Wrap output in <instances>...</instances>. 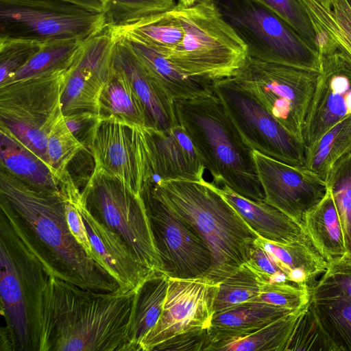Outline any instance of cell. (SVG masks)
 <instances>
[{
    "instance_id": "7a4b0ae2",
    "label": "cell",
    "mask_w": 351,
    "mask_h": 351,
    "mask_svg": "<svg viewBox=\"0 0 351 351\" xmlns=\"http://www.w3.org/2000/svg\"><path fill=\"white\" fill-rule=\"evenodd\" d=\"M1 213L46 272L84 289L114 291V278L78 244L58 191L32 186L1 168Z\"/></svg>"
},
{
    "instance_id": "7dc6e473",
    "label": "cell",
    "mask_w": 351,
    "mask_h": 351,
    "mask_svg": "<svg viewBox=\"0 0 351 351\" xmlns=\"http://www.w3.org/2000/svg\"><path fill=\"white\" fill-rule=\"evenodd\" d=\"M63 115V114H62ZM99 115L92 112H79L63 115L64 120L75 138L88 148Z\"/></svg>"
},
{
    "instance_id": "ac0fdd59",
    "label": "cell",
    "mask_w": 351,
    "mask_h": 351,
    "mask_svg": "<svg viewBox=\"0 0 351 351\" xmlns=\"http://www.w3.org/2000/svg\"><path fill=\"white\" fill-rule=\"evenodd\" d=\"M113 53L114 43L105 35L82 42L64 85L61 97L64 116L79 112L99 114L100 95L113 69Z\"/></svg>"
},
{
    "instance_id": "e575fe53",
    "label": "cell",
    "mask_w": 351,
    "mask_h": 351,
    "mask_svg": "<svg viewBox=\"0 0 351 351\" xmlns=\"http://www.w3.org/2000/svg\"><path fill=\"white\" fill-rule=\"evenodd\" d=\"M125 29L164 56L171 53L181 43L184 30L173 11L165 12L144 19Z\"/></svg>"
},
{
    "instance_id": "60d3db41",
    "label": "cell",
    "mask_w": 351,
    "mask_h": 351,
    "mask_svg": "<svg viewBox=\"0 0 351 351\" xmlns=\"http://www.w3.org/2000/svg\"><path fill=\"white\" fill-rule=\"evenodd\" d=\"M310 298L341 297L351 300V254L329 263L321 279L310 287Z\"/></svg>"
},
{
    "instance_id": "f907efd6",
    "label": "cell",
    "mask_w": 351,
    "mask_h": 351,
    "mask_svg": "<svg viewBox=\"0 0 351 351\" xmlns=\"http://www.w3.org/2000/svg\"><path fill=\"white\" fill-rule=\"evenodd\" d=\"M318 1L327 7H330L331 5V3L332 1V0H318Z\"/></svg>"
},
{
    "instance_id": "f1b7e54d",
    "label": "cell",
    "mask_w": 351,
    "mask_h": 351,
    "mask_svg": "<svg viewBox=\"0 0 351 351\" xmlns=\"http://www.w3.org/2000/svg\"><path fill=\"white\" fill-rule=\"evenodd\" d=\"M300 1L313 25L318 50L336 47L351 58V8L346 0H332L330 7L318 0Z\"/></svg>"
},
{
    "instance_id": "7c38bea8",
    "label": "cell",
    "mask_w": 351,
    "mask_h": 351,
    "mask_svg": "<svg viewBox=\"0 0 351 351\" xmlns=\"http://www.w3.org/2000/svg\"><path fill=\"white\" fill-rule=\"evenodd\" d=\"M214 93L247 144L256 152L304 167L306 147L267 108L232 77L215 80Z\"/></svg>"
},
{
    "instance_id": "816d5d0a",
    "label": "cell",
    "mask_w": 351,
    "mask_h": 351,
    "mask_svg": "<svg viewBox=\"0 0 351 351\" xmlns=\"http://www.w3.org/2000/svg\"><path fill=\"white\" fill-rule=\"evenodd\" d=\"M348 5L350 6V8H351V0H346Z\"/></svg>"
},
{
    "instance_id": "83f0119b",
    "label": "cell",
    "mask_w": 351,
    "mask_h": 351,
    "mask_svg": "<svg viewBox=\"0 0 351 351\" xmlns=\"http://www.w3.org/2000/svg\"><path fill=\"white\" fill-rule=\"evenodd\" d=\"M169 281L168 275L159 271L146 278L136 289L129 332L130 351H140L141 341L158 322Z\"/></svg>"
},
{
    "instance_id": "2e32d148",
    "label": "cell",
    "mask_w": 351,
    "mask_h": 351,
    "mask_svg": "<svg viewBox=\"0 0 351 351\" xmlns=\"http://www.w3.org/2000/svg\"><path fill=\"white\" fill-rule=\"evenodd\" d=\"M321 70L303 128L305 147L351 116V58L336 47L319 49Z\"/></svg>"
},
{
    "instance_id": "7402d4cb",
    "label": "cell",
    "mask_w": 351,
    "mask_h": 351,
    "mask_svg": "<svg viewBox=\"0 0 351 351\" xmlns=\"http://www.w3.org/2000/svg\"><path fill=\"white\" fill-rule=\"evenodd\" d=\"M112 29L130 48L173 100L193 99L214 93L215 80L188 75L165 56L145 44L131 32Z\"/></svg>"
},
{
    "instance_id": "4dcf8cb0",
    "label": "cell",
    "mask_w": 351,
    "mask_h": 351,
    "mask_svg": "<svg viewBox=\"0 0 351 351\" xmlns=\"http://www.w3.org/2000/svg\"><path fill=\"white\" fill-rule=\"evenodd\" d=\"M308 304L247 336L213 344L208 351H285L295 324Z\"/></svg>"
},
{
    "instance_id": "836d02e7",
    "label": "cell",
    "mask_w": 351,
    "mask_h": 351,
    "mask_svg": "<svg viewBox=\"0 0 351 351\" xmlns=\"http://www.w3.org/2000/svg\"><path fill=\"white\" fill-rule=\"evenodd\" d=\"M83 41L66 39L43 43L33 57L4 85L69 69L76 58Z\"/></svg>"
},
{
    "instance_id": "e0dca14e",
    "label": "cell",
    "mask_w": 351,
    "mask_h": 351,
    "mask_svg": "<svg viewBox=\"0 0 351 351\" xmlns=\"http://www.w3.org/2000/svg\"><path fill=\"white\" fill-rule=\"evenodd\" d=\"M264 202L301 225L306 211L319 202L327 191L324 180L312 171L279 161L253 150Z\"/></svg>"
},
{
    "instance_id": "1f68e13d",
    "label": "cell",
    "mask_w": 351,
    "mask_h": 351,
    "mask_svg": "<svg viewBox=\"0 0 351 351\" xmlns=\"http://www.w3.org/2000/svg\"><path fill=\"white\" fill-rule=\"evenodd\" d=\"M351 153V116L338 122L312 145L306 147L304 168L326 181L333 165Z\"/></svg>"
},
{
    "instance_id": "603a6c76",
    "label": "cell",
    "mask_w": 351,
    "mask_h": 351,
    "mask_svg": "<svg viewBox=\"0 0 351 351\" xmlns=\"http://www.w3.org/2000/svg\"><path fill=\"white\" fill-rule=\"evenodd\" d=\"M217 189L259 237L288 244L306 236L302 225L278 208L265 202H258L243 197L226 185L217 186Z\"/></svg>"
},
{
    "instance_id": "d4e9b609",
    "label": "cell",
    "mask_w": 351,
    "mask_h": 351,
    "mask_svg": "<svg viewBox=\"0 0 351 351\" xmlns=\"http://www.w3.org/2000/svg\"><path fill=\"white\" fill-rule=\"evenodd\" d=\"M1 168L26 184L58 191L59 181L48 165L12 133L0 126Z\"/></svg>"
},
{
    "instance_id": "ab89813d",
    "label": "cell",
    "mask_w": 351,
    "mask_h": 351,
    "mask_svg": "<svg viewBox=\"0 0 351 351\" xmlns=\"http://www.w3.org/2000/svg\"><path fill=\"white\" fill-rule=\"evenodd\" d=\"M337 351L322 328L310 302L298 319L285 351Z\"/></svg>"
},
{
    "instance_id": "ffe728a7",
    "label": "cell",
    "mask_w": 351,
    "mask_h": 351,
    "mask_svg": "<svg viewBox=\"0 0 351 351\" xmlns=\"http://www.w3.org/2000/svg\"><path fill=\"white\" fill-rule=\"evenodd\" d=\"M75 199L82 216L97 261L117 282L119 289L124 291L134 290L146 278L154 274L141 263L118 234L105 226L89 211L78 185L75 190Z\"/></svg>"
},
{
    "instance_id": "cb8c5ba5",
    "label": "cell",
    "mask_w": 351,
    "mask_h": 351,
    "mask_svg": "<svg viewBox=\"0 0 351 351\" xmlns=\"http://www.w3.org/2000/svg\"><path fill=\"white\" fill-rule=\"evenodd\" d=\"M292 311H294L249 301L215 313L209 327L210 346L247 336Z\"/></svg>"
},
{
    "instance_id": "d6986e66",
    "label": "cell",
    "mask_w": 351,
    "mask_h": 351,
    "mask_svg": "<svg viewBox=\"0 0 351 351\" xmlns=\"http://www.w3.org/2000/svg\"><path fill=\"white\" fill-rule=\"evenodd\" d=\"M152 182L202 181L201 157L184 129L178 123L158 130L143 128Z\"/></svg>"
},
{
    "instance_id": "6da1fadb",
    "label": "cell",
    "mask_w": 351,
    "mask_h": 351,
    "mask_svg": "<svg viewBox=\"0 0 351 351\" xmlns=\"http://www.w3.org/2000/svg\"><path fill=\"white\" fill-rule=\"evenodd\" d=\"M135 291H95L49 275L36 307L34 351H130Z\"/></svg>"
},
{
    "instance_id": "5bb4252c",
    "label": "cell",
    "mask_w": 351,
    "mask_h": 351,
    "mask_svg": "<svg viewBox=\"0 0 351 351\" xmlns=\"http://www.w3.org/2000/svg\"><path fill=\"white\" fill-rule=\"evenodd\" d=\"M163 266L169 278L206 277L213 263L212 253L197 232L145 187L142 193Z\"/></svg>"
},
{
    "instance_id": "f35d334b",
    "label": "cell",
    "mask_w": 351,
    "mask_h": 351,
    "mask_svg": "<svg viewBox=\"0 0 351 351\" xmlns=\"http://www.w3.org/2000/svg\"><path fill=\"white\" fill-rule=\"evenodd\" d=\"M85 148L70 131L61 114L51 128L47 141L48 166L58 181L73 160Z\"/></svg>"
},
{
    "instance_id": "30bf717a",
    "label": "cell",
    "mask_w": 351,
    "mask_h": 351,
    "mask_svg": "<svg viewBox=\"0 0 351 351\" xmlns=\"http://www.w3.org/2000/svg\"><path fill=\"white\" fill-rule=\"evenodd\" d=\"M106 27L104 13L65 1L0 0V38L85 40Z\"/></svg>"
},
{
    "instance_id": "44dd1931",
    "label": "cell",
    "mask_w": 351,
    "mask_h": 351,
    "mask_svg": "<svg viewBox=\"0 0 351 351\" xmlns=\"http://www.w3.org/2000/svg\"><path fill=\"white\" fill-rule=\"evenodd\" d=\"M114 36L113 66L127 77L139 99L145 111L147 128L166 130L178 124L173 100L149 73L130 48L115 34Z\"/></svg>"
},
{
    "instance_id": "9c48e42d",
    "label": "cell",
    "mask_w": 351,
    "mask_h": 351,
    "mask_svg": "<svg viewBox=\"0 0 351 351\" xmlns=\"http://www.w3.org/2000/svg\"><path fill=\"white\" fill-rule=\"evenodd\" d=\"M82 193L89 211L125 241L146 269L163 271L142 195L95 168Z\"/></svg>"
},
{
    "instance_id": "d6a6232c",
    "label": "cell",
    "mask_w": 351,
    "mask_h": 351,
    "mask_svg": "<svg viewBox=\"0 0 351 351\" xmlns=\"http://www.w3.org/2000/svg\"><path fill=\"white\" fill-rule=\"evenodd\" d=\"M310 304L337 351H351V300L341 297L310 298Z\"/></svg>"
},
{
    "instance_id": "f6af8a7d",
    "label": "cell",
    "mask_w": 351,
    "mask_h": 351,
    "mask_svg": "<svg viewBox=\"0 0 351 351\" xmlns=\"http://www.w3.org/2000/svg\"><path fill=\"white\" fill-rule=\"evenodd\" d=\"M245 265L257 276L261 282L292 283L273 256L255 241Z\"/></svg>"
},
{
    "instance_id": "5b68a950",
    "label": "cell",
    "mask_w": 351,
    "mask_h": 351,
    "mask_svg": "<svg viewBox=\"0 0 351 351\" xmlns=\"http://www.w3.org/2000/svg\"><path fill=\"white\" fill-rule=\"evenodd\" d=\"M184 36L166 56L190 76L218 80L232 77L247 56V47L223 19L212 0H197L191 6L176 4Z\"/></svg>"
},
{
    "instance_id": "ee69618b",
    "label": "cell",
    "mask_w": 351,
    "mask_h": 351,
    "mask_svg": "<svg viewBox=\"0 0 351 351\" xmlns=\"http://www.w3.org/2000/svg\"><path fill=\"white\" fill-rule=\"evenodd\" d=\"M258 1L279 14L318 51L317 36L313 25L300 0Z\"/></svg>"
},
{
    "instance_id": "484cf974",
    "label": "cell",
    "mask_w": 351,
    "mask_h": 351,
    "mask_svg": "<svg viewBox=\"0 0 351 351\" xmlns=\"http://www.w3.org/2000/svg\"><path fill=\"white\" fill-rule=\"evenodd\" d=\"M301 225L328 263L347 252L339 217L328 188L322 199L304 213Z\"/></svg>"
},
{
    "instance_id": "c3c4849f",
    "label": "cell",
    "mask_w": 351,
    "mask_h": 351,
    "mask_svg": "<svg viewBox=\"0 0 351 351\" xmlns=\"http://www.w3.org/2000/svg\"><path fill=\"white\" fill-rule=\"evenodd\" d=\"M74 3L88 10L104 13L105 6L101 0H62Z\"/></svg>"
},
{
    "instance_id": "bcb514c9",
    "label": "cell",
    "mask_w": 351,
    "mask_h": 351,
    "mask_svg": "<svg viewBox=\"0 0 351 351\" xmlns=\"http://www.w3.org/2000/svg\"><path fill=\"white\" fill-rule=\"evenodd\" d=\"M211 345L209 328L189 331L162 342L154 351H208Z\"/></svg>"
},
{
    "instance_id": "681fc988",
    "label": "cell",
    "mask_w": 351,
    "mask_h": 351,
    "mask_svg": "<svg viewBox=\"0 0 351 351\" xmlns=\"http://www.w3.org/2000/svg\"><path fill=\"white\" fill-rule=\"evenodd\" d=\"M197 0H178V5L184 7L193 5Z\"/></svg>"
},
{
    "instance_id": "8992f818",
    "label": "cell",
    "mask_w": 351,
    "mask_h": 351,
    "mask_svg": "<svg viewBox=\"0 0 351 351\" xmlns=\"http://www.w3.org/2000/svg\"><path fill=\"white\" fill-rule=\"evenodd\" d=\"M0 292L5 326L1 334L12 351H34L35 312L49 274L1 213Z\"/></svg>"
},
{
    "instance_id": "8d00e7d4",
    "label": "cell",
    "mask_w": 351,
    "mask_h": 351,
    "mask_svg": "<svg viewBox=\"0 0 351 351\" xmlns=\"http://www.w3.org/2000/svg\"><path fill=\"white\" fill-rule=\"evenodd\" d=\"M257 276L245 264L218 283L213 303L214 313L241 303L254 301L261 293Z\"/></svg>"
},
{
    "instance_id": "52a82bcc",
    "label": "cell",
    "mask_w": 351,
    "mask_h": 351,
    "mask_svg": "<svg viewBox=\"0 0 351 351\" xmlns=\"http://www.w3.org/2000/svg\"><path fill=\"white\" fill-rule=\"evenodd\" d=\"M250 58L320 72L319 52L284 19L258 0H212Z\"/></svg>"
},
{
    "instance_id": "4fadbf2b",
    "label": "cell",
    "mask_w": 351,
    "mask_h": 351,
    "mask_svg": "<svg viewBox=\"0 0 351 351\" xmlns=\"http://www.w3.org/2000/svg\"><path fill=\"white\" fill-rule=\"evenodd\" d=\"M94 168L142 195L152 182L143 128L112 117H99L88 147Z\"/></svg>"
},
{
    "instance_id": "7bdbcfd3",
    "label": "cell",
    "mask_w": 351,
    "mask_h": 351,
    "mask_svg": "<svg viewBox=\"0 0 351 351\" xmlns=\"http://www.w3.org/2000/svg\"><path fill=\"white\" fill-rule=\"evenodd\" d=\"M261 293L256 302L292 311L300 309L310 302V287L291 282H261Z\"/></svg>"
},
{
    "instance_id": "277c9868",
    "label": "cell",
    "mask_w": 351,
    "mask_h": 351,
    "mask_svg": "<svg viewBox=\"0 0 351 351\" xmlns=\"http://www.w3.org/2000/svg\"><path fill=\"white\" fill-rule=\"evenodd\" d=\"M178 123L199 153L214 184H223L254 202H264L253 149L244 140L223 102L214 93L173 100Z\"/></svg>"
},
{
    "instance_id": "74e56055",
    "label": "cell",
    "mask_w": 351,
    "mask_h": 351,
    "mask_svg": "<svg viewBox=\"0 0 351 351\" xmlns=\"http://www.w3.org/2000/svg\"><path fill=\"white\" fill-rule=\"evenodd\" d=\"M326 182L339 217L347 252L351 254V153L333 165Z\"/></svg>"
},
{
    "instance_id": "3957f363",
    "label": "cell",
    "mask_w": 351,
    "mask_h": 351,
    "mask_svg": "<svg viewBox=\"0 0 351 351\" xmlns=\"http://www.w3.org/2000/svg\"><path fill=\"white\" fill-rule=\"evenodd\" d=\"M150 193L187 222L203 239L213 258L206 278L217 284L249 259L258 236L218 191L205 180L149 182Z\"/></svg>"
},
{
    "instance_id": "b9f144b4",
    "label": "cell",
    "mask_w": 351,
    "mask_h": 351,
    "mask_svg": "<svg viewBox=\"0 0 351 351\" xmlns=\"http://www.w3.org/2000/svg\"><path fill=\"white\" fill-rule=\"evenodd\" d=\"M43 44L30 40L0 38V86L21 69Z\"/></svg>"
},
{
    "instance_id": "ba28073f",
    "label": "cell",
    "mask_w": 351,
    "mask_h": 351,
    "mask_svg": "<svg viewBox=\"0 0 351 351\" xmlns=\"http://www.w3.org/2000/svg\"><path fill=\"white\" fill-rule=\"evenodd\" d=\"M69 69L0 86V126L47 165V136L62 114L61 97Z\"/></svg>"
},
{
    "instance_id": "d590c367",
    "label": "cell",
    "mask_w": 351,
    "mask_h": 351,
    "mask_svg": "<svg viewBox=\"0 0 351 351\" xmlns=\"http://www.w3.org/2000/svg\"><path fill=\"white\" fill-rule=\"evenodd\" d=\"M107 26L125 28L154 14L172 10L174 0H101Z\"/></svg>"
},
{
    "instance_id": "9a60e30c",
    "label": "cell",
    "mask_w": 351,
    "mask_h": 351,
    "mask_svg": "<svg viewBox=\"0 0 351 351\" xmlns=\"http://www.w3.org/2000/svg\"><path fill=\"white\" fill-rule=\"evenodd\" d=\"M217 285L205 277L169 278L161 315L141 341L140 350L154 351L178 335L209 328Z\"/></svg>"
},
{
    "instance_id": "f546056e",
    "label": "cell",
    "mask_w": 351,
    "mask_h": 351,
    "mask_svg": "<svg viewBox=\"0 0 351 351\" xmlns=\"http://www.w3.org/2000/svg\"><path fill=\"white\" fill-rule=\"evenodd\" d=\"M99 114L147 128L145 111L139 99L127 77L114 66L100 95Z\"/></svg>"
},
{
    "instance_id": "4316f807",
    "label": "cell",
    "mask_w": 351,
    "mask_h": 351,
    "mask_svg": "<svg viewBox=\"0 0 351 351\" xmlns=\"http://www.w3.org/2000/svg\"><path fill=\"white\" fill-rule=\"evenodd\" d=\"M255 242L273 256L290 281L297 285L310 287L314 279L327 269L328 262L306 234L288 244L269 241L259 237Z\"/></svg>"
},
{
    "instance_id": "8fae6325",
    "label": "cell",
    "mask_w": 351,
    "mask_h": 351,
    "mask_svg": "<svg viewBox=\"0 0 351 351\" xmlns=\"http://www.w3.org/2000/svg\"><path fill=\"white\" fill-rule=\"evenodd\" d=\"M319 75V72L264 62L247 56L232 77L303 142V128Z\"/></svg>"
}]
</instances>
